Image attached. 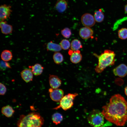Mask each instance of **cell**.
Wrapping results in <instances>:
<instances>
[{
  "label": "cell",
  "instance_id": "6da1fadb",
  "mask_svg": "<svg viewBox=\"0 0 127 127\" xmlns=\"http://www.w3.org/2000/svg\"><path fill=\"white\" fill-rule=\"evenodd\" d=\"M102 108L101 112L108 121L118 126L125 125L127 121V101L121 95L112 96Z\"/></svg>",
  "mask_w": 127,
  "mask_h": 127
},
{
  "label": "cell",
  "instance_id": "7a4b0ae2",
  "mask_svg": "<svg viewBox=\"0 0 127 127\" xmlns=\"http://www.w3.org/2000/svg\"><path fill=\"white\" fill-rule=\"evenodd\" d=\"M43 118L37 112H33L27 115H20L17 123V127H41Z\"/></svg>",
  "mask_w": 127,
  "mask_h": 127
},
{
  "label": "cell",
  "instance_id": "3957f363",
  "mask_svg": "<svg viewBox=\"0 0 127 127\" xmlns=\"http://www.w3.org/2000/svg\"><path fill=\"white\" fill-rule=\"evenodd\" d=\"M95 55L98 60V65L95 69L96 72L101 73L107 67L113 65L115 64V54L113 51L106 50L100 55L95 54Z\"/></svg>",
  "mask_w": 127,
  "mask_h": 127
},
{
  "label": "cell",
  "instance_id": "277c9868",
  "mask_svg": "<svg viewBox=\"0 0 127 127\" xmlns=\"http://www.w3.org/2000/svg\"><path fill=\"white\" fill-rule=\"evenodd\" d=\"M104 117L101 112L98 110L92 111L87 118L89 123L94 127H103L104 122Z\"/></svg>",
  "mask_w": 127,
  "mask_h": 127
},
{
  "label": "cell",
  "instance_id": "5b68a950",
  "mask_svg": "<svg viewBox=\"0 0 127 127\" xmlns=\"http://www.w3.org/2000/svg\"><path fill=\"white\" fill-rule=\"evenodd\" d=\"M78 95V93H69L64 95L60 101L59 105L53 109L57 110L61 108L65 111L69 109L73 105V100Z\"/></svg>",
  "mask_w": 127,
  "mask_h": 127
},
{
  "label": "cell",
  "instance_id": "8992f818",
  "mask_svg": "<svg viewBox=\"0 0 127 127\" xmlns=\"http://www.w3.org/2000/svg\"><path fill=\"white\" fill-rule=\"evenodd\" d=\"M11 6L6 4L1 5L0 7V21H5L9 18L12 12Z\"/></svg>",
  "mask_w": 127,
  "mask_h": 127
},
{
  "label": "cell",
  "instance_id": "52a82bcc",
  "mask_svg": "<svg viewBox=\"0 0 127 127\" xmlns=\"http://www.w3.org/2000/svg\"><path fill=\"white\" fill-rule=\"evenodd\" d=\"M81 21L83 24L86 27H91L95 24V20L94 17L91 14L86 13L82 16Z\"/></svg>",
  "mask_w": 127,
  "mask_h": 127
},
{
  "label": "cell",
  "instance_id": "ba28073f",
  "mask_svg": "<svg viewBox=\"0 0 127 127\" xmlns=\"http://www.w3.org/2000/svg\"><path fill=\"white\" fill-rule=\"evenodd\" d=\"M49 92L51 99L55 101H60L64 96V91L61 89H54L51 88L49 89Z\"/></svg>",
  "mask_w": 127,
  "mask_h": 127
},
{
  "label": "cell",
  "instance_id": "9c48e42d",
  "mask_svg": "<svg viewBox=\"0 0 127 127\" xmlns=\"http://www.w3.org/2000/svg\"><path fill=\"white\" fill-rule=\"evenodd\" d=\"M113 71L115 75L124 77L127 75V66L124 64H121L115 68Z\"/></svg>",
  "mask_w": 127,
  "mask_h": 127
},
{
  "label": "cell",
  "instance_id": "30bf717a",
  "mask_svg": "<svg viewBox=\"0 0 127 127\" xmlns=\"http://www.w3.org/2000/svg\"><path fill=\"white\" fill-rule=\"evenodd\" d=\"M79 33L80 36L82 39H87L92 36L93 32L90 28L85 27L80 28Z\"/></svg>",
  "mask_w": 127,
  "mask_h": 127
},
{
  "label": "cell",
  "instance_id": "8fae6325",
  "mask_svg": "<svg viewBox=\"0 0 127 127\" xmlns=\"http://www.w3.org/2000/svg\"><path fill=\"white\" fill-rule=\"evenodd\" d=\"M69 54L70 55V60L73 63L77 64L82 59V56L79 50L75 51L70 50L69 52Z\"/></svg>",
  "mask_w": 127,
  "mask_h": 127
},
{
  "label": "cell",
  "instance_id": "7c38bea8",
  "mask_svg": "<svg viewBox=\"0 0 127 127\" xmlns=\"http://www.w3.org/2000/svg\"><path fill=\"white\" fill-rule=\"evenodd\" d=\"M49 79V84L52 88L54 89L58 88L60 86L61 81L57 76L51 75Z\"/></svg>",
  "mask_w": 127,
  "mask_h": 127
},
{
  "label": "cell",
  "instance_id": "4fadbf2b",
  "mask_svg": "<svg viewBox=\"0 0 127 127\" xmlns=\"http://www.w3.org/2000/svg\"><path fill=\"white\" fill-rule=\"evenodd\" d=\"M0 27L2 33L4 34H9L12 32L13 30L12 26L7 24L6 21H0Z\"/></svg>",
  "mask_w": 127,
  "mask_h": 127
},
{
  "label": "cell",
  "instance_id": "5bb4252c",
  "mask_svg": "<svg viewBox=\"0 0 127 127\" xmlns=\"http://www.w3.org/2000/svg\"><path fill=\"white\" fill-rule=\"evenodd\" d=\"M21 77L26 82L28 83L32 80L33 74L31 71L28 69H25L20 72Z\"/></svg>",
  "mask_w": 127,
  "mask_h": 127
},
{
  "label": "cell",
  "instance_id": "9a60e30c",
  "mask_svg": "<svg viewBox=\"0 0 127 127\" xmlns=\"http://www.w3.org/2000/svg\"><path fill=\"white\" fill-rule=\"evenodd\" d=\"M67 4L65 0H58L56 3L55 7L59 12H63L67 8Z\"/></svg>",
  "mask_w": 127,
  "mask_h": 127
},
{
  "label": "cell",
  "instance_id": "2e32d148",
  "mask_svg": "<svg viewBox=\"0 0 127 127\" xmlns=\"http://www.w3.org/2000/svg\"><path fill=\"white\" fill-rule=\"evenodd\" d=\"M29 67L31 69V71L33 74L36 76L41 75L44 68L41 65L37 63L35 64L34 65L30 66Z\"/></svg>",
  "mask_w": 127,
  "mask_h": 127
},
{
  "label": "cell",
  "instance_id": "e0dca14e",
  "mask_svg": "<svg viewBox=\"0 0 127 127\" xmlns=\"http://www.w3.org/2000/svg\"><path fill=\"white\" fill-rule=\"evenodd\" d=\"M15 112L13 108L9 105L4 106L1 108L2 113L7 117H11Z\"/></svg>",
  "mask_w": 127,
  "mask_h": 127
},
{
  "label": "cell",
  "instance_id": "ac0fdd59",
  "mask_svg": "<svg viewBox=\"0 0 127 127\" xmlns=\"http://www.w3.org/2000/svg\"><path fill=\"white\" fill-rule=\"evenodd\" d=\"M46 48L48 50L55 52L60 51L62 49L60 45L54 43L52 41L48 43Z\"/></svg>",
  "mask_w": 127,
  "mask_h": 127
},
{
  "label": "cell",
  "instance_id": "d6986e66",
  "mask_svg": "<svg viewBox=\"0 0 127 127\" xmlns=\"http://www.w3.org/2000/svg\"><path fill=\"white\" fill-rule=\"evenodd\" d=\"M13 56L12 52L10 50H5L2 52L1 57L2 60L7 62L11 60L12 59Z\"/></svg>",
  "mask_w": 127,
  "mask_h": 127
},
{
  "label": "cell",
  "instance_id": "ffe728a7",
  "mask_svg": "<svg viewBox=\"0 0 127 127\" xmlns=\"http://www.w3.org/2000/svg\"><path fill=\"white\" fill-rule=\"evenodd\" d=\"M94 17L95 21L98 23L103 22L104 19V16L102 9L96 11L94 13Z\"/></svg>",
  "mask_w": 127,
  "mask_h": 127
},
{
  "label": "cell",
  "instance_id": "44dd1931",
  "mask_svg": "<svg viewBox=\"0 0 127 127\" xmlns=\"http://www.w3.org/2000/svg\"><path fill=\"white\" fill-rule=\"evenodd\" d=\"M70 46L71 50L73 51L79 50L82 47L80 41L77 39H74L72 41Z\"/></svg>",
  "mask_w": 127,
  "mask_h": 127
},
{
  "label": "cell",
  "instance_id": "7402d4cb",
  "mask_svg": "<svg viewBox=\"0 0 127 127\" xmlns=\"http://www.w3.org/2000/svg\"><path fill=\"white\" fill-rule=\"evenodd\" d=\"M62 115L59 113L54 114L52 116V120L53 123L56 125H57L61 123L63 119Z\"/></svg>",
  "mask_w": 127,
  "mask_h": 127
},
{
  "label": "cell",
  "instance_id": "603a6c76",
  "mask_svg": "<svg viewBox=\"0 0 127 127\" xmlns=\"http://www.w3.org/2000/svg\"><path fill=\"white\" fill-rule=\"evenodd\" d=\"M53 59L54 62L57 64H59L62 63L64 60L62 55L59 52H56L53 56Z\"/></svg>",
  "mask_w": 127,
  "mask_h": 127
},
{
  "label": "cell",
  "instance_id": "cb8c5ba5",
  "mask_svg": "<svg viewBox=\"0 0 127 127\" xmlns=\"http://www.w3.org/2000/svg\"><path fill=\"white\" fill-rule=\"evenodd\" d=\"M119 38L122 40L127 39V28H123L119 29L118 32Z\"/></svg>",
  "mask_w": 127,
  "mask_h": 127
},
{
  "label": "cell",
  "instance_id": "d4e9b609",
  "mask_svg": "<svg viewBox=\"0 0 127 127\" xmlns=\"http://www.w3.org/2000/svg\"><path fill=\"white\" fill-rule=\"evenodd\" d=\"M60 45L61 48L63 49L67 50L69 48L71 44L68 40L64 39L61 41L60 43Z\"/></svg>",
  "mask_w": 127,
  "mask_h": 127
},
{
  "label": "cell",
  "instance_id": "484cf974",
  "mask_svg": "<svg viewBox=\"0 0 127 127\" xmlns=\"http://www.w3.org/2000/svg\"><path fill=\"white\" fill-rule=\"evenodd\" d=\"M61 33L62 35L65 38H69L71 34V32L70 29L67 28H66L62 30Z\"/></svg>",
  "mask_w": 127,
  "mask_h": 127
},
{
  "label": "cell",
  "instance_id": "4316f807",
  "mask_svg": "<svg viewBox=\"0 0 127 127\" xmlns=\"http://www.w3.org/2000/svg\"><path fill=\"white\" fill-rule=\"evenodd\" d=\"M9 64L3 60L1 61L0 63V69L1 71H4L6 69L11 68Z\"/></svg>",
  "mask_w": 127,
  "mask_h": 127
},
{
  "label": "cell",
  "instance_id": "83f0119b",
  "mask_svg": "<svg viewBox=\"0 0 127 127\" xmlns=\"http://www.w3.org/2000/svg\"><path fill=\"white\" fill-rule=\"evenodd\" d=\"M0 95H4L6 91V88L5 86L3 83H1L0 84Z\"/></svg>",
  "mask_w": 127,
  "mask_h": 127
},
{
  "label": "cell",
  "instance_id": "f1b7e54d",
  "mask_svg": "<svg viewBox=\"0 0 127 127\" xmlns=\"http://www.w3.org/2000/svg\"><path fill=\"white\" fill-rule=\"evenodd\" d=\"M124 9L125 12L127 14V4L125 6Z\"/></svg>",
  "mask_w": 127,
  "mask_h": 127
},
{
  "label": "cell",
  "instance_id": "f546056e",
  "mask_svg": "<svg viewBox=\"0 0 127 127\" xmlns=\"http://www.w3.org/2000/svg\"><path fill=\"white\" fill-rule=\"evenodd\" d=\"M124 92L125 95L127 96V86L125 88Z\"/></svg>",
  "mask_w": 127,
  "mask_h": 127
}]
</instances>
